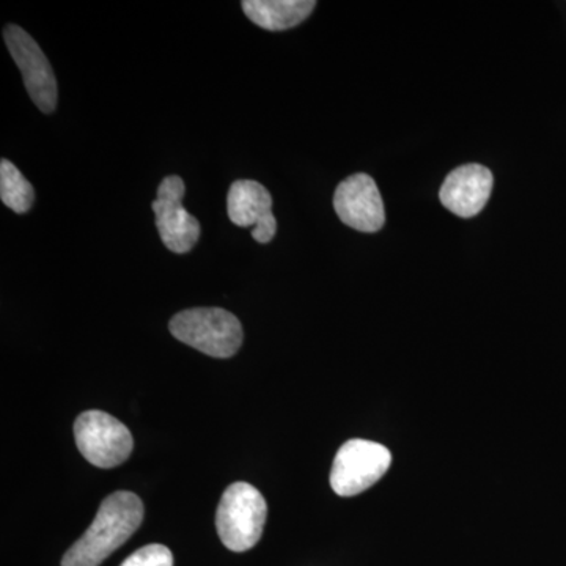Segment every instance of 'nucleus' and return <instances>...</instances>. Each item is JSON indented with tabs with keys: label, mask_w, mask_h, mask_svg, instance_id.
Segmentation results:
<instances>
[{
	"label": "nucleus",
	"mask_w": 566,
	"mask_h": 566,
	"mask_svg": "<svg viewBox=\"0 0 566 566\" xmlns=\"http://www.w3.org/2000/svg\"><path fill=\"white\" fill-rule=\"evenodd\" d=\"M144 521L139 495L117 491L104 499L92 526L66 551L62 566H99L118 549Z\"/></svg>",
	"instance_id": "f257e3e1"
},
{
	"label": "nucleus",
	"mask_w": 566,
	"mask_h": 566,
	"mask_svg": "<svg viewBox=\"0 0 566 566\" xmlns=\"http://www.w3.org/2000/svg\"><path fill=\"white\" fill-rule=\"evenodd\" d=\"M169 329L177 340L216 359L234 356L244 338L240 319L218 307L182 311L170 319Z\"/></svg>",
	"instance_id": "f03ea898"
},
{
	"label": "nucleus",
	"mask_w": 566,
	"mask_h": 566,
	"mask_svg": "<svg viewBox=\"0 0 566 566\" xmlns=\"http://www.w3.org/2000/svg\"><path fill=\"white\" fill-rule=\"evenodd\" d=\"M268 505L263 494L249 483L227 488L216 513V528L227 549L245 553L262 538Z\"/></svg>",
	"instance_id": "7ed1b4c3"
},
{
	"label": "nucleus",
	"mask_w": 566,
	"mask_h": 566,
	"mask_svg": "<svg viewBox=\"0 0 566 566\" xmlns=\"http://www.w3.org/2000/svg\"><path fill=\"white\" fill-rule=\"evenodd\" d=\"M392 463L389 449L367 439L345 442L334 458L331 486L342 497L367 491L386 475Z\"/></svg>",
	"instance_id": "20e7f679"
},
{
	"label": "nucleus",
	"mask_w": 566,
	"mask_h": 566,
	"mask_svg": "<svg viewBox=\"0 0 566 566\" xmlns=\"http://www.w3.org/2000/svg\"><path fill=\"white\" fill-rule=\"evenodd\" d=\"M74 439L81 455L96 468H115L133 453L132 431L103 411L82 412L74 422Z\"/></svg>",
	"instance_id": "39448f33"
},
{
	"label": "nucleus",
	"mask_w": 566,
	"mask_h": 566,
	"mask_svg": "<svg viewBox=\"0 0 566 566\" xmlns=\"http://www.w3.org/2000/svg\"><path fill=\"white\" fill-rule=\"evenodd\" d=\"M3 40L11 57L17 63L24 80L29 96L44 114H51L57 107V80L46 55L36 41L20 25H7Z\"/></svg>",
	"instance_id": "423d86ee"
},
{
	"label": "nucleus",
	"mask_w": 566,
	"mask_h": 566,
	"mask_svg": "<svg viewBox=\"0 0 566 566\" xmlns=\"http://www.w3.org/2000/svg\"><path fill=\"white\" fill-rule=\"evenodd\" d=\"M185 192V181L178 175H170L159 185L158 197L151 203L159 237L164 245L174 253L192 251L200 238L199 221L182 207Z\"/></svg>",
	"instance_id": "0eeeda50"
},
{
	"label": "nucleus",
	"mask_w": 566,
	"mask_h": 566,
	"mask_svg": "<svg viewBox=\"0 0 566 566\" xmlns=\"http://www.w3.org/2000/svg\"><path fill=\"white\" fill-rule=\"evenodd\" d=\"M334 208L340 221L357 232L375 233L385 227L386 211L374 178L356 174L338 185Z\"/></svg>",
	"instance_id": "6e6552de"
},
{
	"label": "nucleus",
	"mask_w": 566,
	"mask_h": 566,
	"mask_svg": "<svg viewBox=\"0 0 566 566\" xmlns=\"http://www.w3.org/2000/svg\"><path fill=\"white\" fill-rule=\"evenodd\" d=\"M230 221L238 227H253L252 238L260 244L274 240L277 221L273 214V197L253 180H238L230 186L227 197Z\"/></svg>",
	"instance_id": "1a4fd4ad"
},
{
	"label": "nucleus",
	"mask_w": 566,
	"mask_h": 566,
	"mask_svg": "<svg viewBox=\"0 0 566 566\" xmlns=\"http://www.w3.org/2000/svg\"><path fill=\"white\" fill-rule=\"evenodd\" d=\"M493 182L490 169L480 164H468L449 174L439 191V199L453 214L463 219L474 218L486 207Z\"/></svg>",
	"instance_id": "9d476101"
},
{
	"label": "nucleus",
	"mask_w": 566,
	"mask_h": 566,
	"mask_svg": "<svg viewBox=\"0 0 566 566\" xmlns=\"http://www.w3.org/2000/svg\"><path fill=\"white\" fill-rule=\"evenodd\" d=\"M314 0H245V17L264 29L279 32L296 28L315 10Z\"/></svg>",
	"instance_id": "9b49d317"
},
{
	"label": "nucleus",
	"mask_w": 566,
	"mask_h": 566,
	"mask_svg": "<svg viewBox=\"0 0 566 566\" xmlns=\"http://www.w3.org/2000/svg\"><path fill=\"white\" fill-rule=\"evenodd\" d=\"M0 199L10 210L24 214L31 210L35 191L13 163L2 159L0 163Z\"/></svg>",
	"instance_id": "f8f14e48"
},
{
	"label": "nucleus",
	"mask_w": 566,
	"mask_h": 566,
	"mask_svg": "<svg viewBox=\"0 0 566 566\" xmlns=\"http://www.w3.org/2000/svg\"><path fill=\"white\" fill-rule=\"evenodd\" d=\"M122 566H174V556L169 547L148 545L137 549Z\"/></svg>",
	"instance_id": "ddd939ff"
}]
</instances>
